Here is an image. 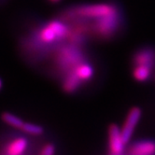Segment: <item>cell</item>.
<instances>
[{
  "mask_svg": "<svg viewBox=\"0 0 155 155\" xmlns=\"http://www.w3.org/2000/svg\"><path fill=\"white\" fill-rule=\"evenodd\" d=\"M119 12L117 6L110 3H95V4H87L81 5L78 7H74L71 8L69 15L81 18V19H89V20H96L107 16Z\"/></svg>",
  "mask_w": 155,
  "mask_h": 155,
  "instance_id": "7a4b0ae2",
  "label": "cell"
},
{
  "mask_svg": "<svg viewBox=\"0 0 155 155\" xmlns=\"http://www.w3.org/2000/svg\"><path fill=\"white\" fill-rule=\"evenodd\" d=\"M152 69L153 68L147 65H135L133 69V77L137 81H147L152 74Z\"/></svg>",
  "mask_w": 155,
  "mask_h": 155,
  "instance_id": "7c38bea8",
  "label": "cell"
},
{
  "mask_svg": "<svg viewBox=\"0 0 155 155\" xmlns=\"http://www.w3.org/2000/svg\"><path fill=\"white\" fill-rule=\"evenodd\" d=\"M134 65H147L151 68L155 66V51L150 48H145L137 51L133 57Z\"/></svg>",
  "mask_w": 155,
  "mask_h": 155,
  "instance_id": "9c48e42d",
  "label": "cell"
},
{
  "mask_svg": "<svg viewBox=\"0 0 155 155\" xmlns=\"http://www.w3.org/2000/svg\"><path fill=\"white\" fill-rule=\"evenodd\" d=\"M28 149V141L24 137H16L6 143L2 148L1 153L6 155L24 154Z\"/></svg>",
  "mask_w": 155,
  "mask_h": 155,
  "instance_id": "52a82bcc",
  "label": "cell"
},
{
  "mask_svg": "<svg viewBox=\"0 0 155 155\" xmlns=\"http://www.w3.org/2000/svg\"><path fill=\"white\" fill-rule=\"evenodd\" d=\"M120 10L115 13L96 19L93 21V32L100 38L107 39L113 37L120 28Z\"/></svg>",
  "mask_w": 155,
  "mask_h": 155,
  "instance_id": "3957f363",
  "label": "cell"
},
{
  "mask_svg": "<svg viewBox=\"0 0 155 155\" xmlns=\"http://www.w3.org/2000/svg\"><path fill=\"white\" fill-rule=\"evenodd\" d=\"M55 152H56V148H55V145L53 143L45 144L39 151L41 155H53Z\"/></svg>",
  "mask_w": 155,
  "mask_h": 155,
  "instance_id": "9a60e30c",
  "label": "cell"
},
{
  "mask_svg": "<svg viewBox=\"0 0 155 155\" xmlns=\"http://www.w3.org/2000/svg\"><path fill=\"white\" fill-rule=\"evenodd\" d=\"M127 153L132 155H154L155 141L150 139L137 141L129 147Z\"/></svg>",
  "mask_w": 155,
  "mask_h": 155,
  "instance_id": "ba28073f",
  "label": "cell"
},
{
  "mask_svg": "<svg viewBox=\"0 0 155 155\" xmlns=\"http://www.w3.org/2000/svg\"><path fill=\"white\" fill-rule=\"evenodd\" d=\"M2 85H3V83H2V80L0 79V90H1V88H2Z\"/></svg>",
  "mask_w": 155,
  "mask_h": 155,
  "instance_id": "e0dca14e",
  "label": "cell"
},
{
  "mask_svg": "<svg viewBox=\"0 0 155 155\" xmlns=\"http://www.w3.org/2000/svg\"><path fill=\"white\" fill-rule=\"evenodd\" d=\"M126 143L117 124H110L107 130V152L110 155H121L125 152Z\"/></svg>",
  "mask_w": 155,
  "mask_h": 155,
  "instance_id": "5b68a950",
  "label": "cell"
},
{
  "mask_svg": "<svg viewBox=\"0 0 155 155\" xmlns=\"http://www.w3.org/2000/svg\"><path fill=\"white\" fill-rule=\"evenodd\" d=\"M82 81L79 79L73 70H69L64 74V80L62 81L63 90L68 94H73L77 92L81 86Z\"/></svg>",
  "mask_w": 155,
  "mask_h": 155,
  "instance_id": "30bf717a",
  "label": "cell"
},
{
  "mask_svg": "<svg viewBox=\"0 0 155 155\" xmlns=\"http://www.w3.org/2000/svg\"><path fill=\"white\" fill-rule=\"evenodd\" d=\"M48 1H50L51 3H58L61 0H48Z\"/></svg>",
  "mask_w": 155,
  "mask_h": 155,
  "instance_id": "2e32d148",
  "label": "cell"
},
{
  "mask_svg": "<svg viewBox=\"0 0 155 155\" xmlns=\"http://www.w3.org/2000/svg\"><path fill=\"white\" fill-rule=\"evenodd\" d=\"M84 61V55L79 46L69 43V46L62 48L57 55V64L62 70H72L77 64Z\"/></svg>",
  "mask_w": 155,
  "mask_h": 155,
  "instance_id": "277c9868",
  "label": "cell"
},
{
  "mask_svg": "<svg viewBox=\"0 0 155 155\" xmlns=\"http://www.w3.org/2000/svg\"><path fill=\"white\" fill-rule=\"evenodd\" d=\"M21 130L24 133H25V134L29 136H34V137L41 136L44 133V128L41 125L32 124V123H25L23 127L21 128Z\"/></svg>",
  "mask_w": 155,
  "mask_h": 155,
  "instance_id": "5bb4252c",
  "label": "cell"
},
{
  "mask_svg": "<svg viewBox=\"0 0 155 155\" xmlns=\"http://www.w3.org/2000/svg\"><path fill=\"white\" fill-rule=\"evenodd\" d=\"M72 70L75 72V74L78 77H79V79L82 82L89 81L90 80L93 79V77L94 75V66L90 63L86 62L85 60L80 63L79 64H77Z\"/></svg>",
  "mask_w": 155,
  "mask_h": 155,
  "instance_id": "8fae6325",
  "label": "cell"
},
{
  "mask_svg": "<svg viewBox=\"0 0 155 155\" xmlns=\"http://www.w3.org/2000/svg\"><path fill=\"white\" fill-rule=\"evenodd\" d=\"M141 117H142V110L138 107H132L128 111L123 124V126L120 127L121 136H123V138L126 144L131 140L133 135H134V132L139 123Z\"/></svg>",
  "mask_w": 155,
  "mask_h": 155,
  "instance_id": "8992f818",
  "label": "cell"
},
{
  "mask_svg": "<svg viewBox=\"0 0 155 155\" xmlns=\"http://www.w3.org/2000/svg\"><path fill=\"white\" fill-rule=\"evenodd\" d=\"M1 120L5 124H8L9 126L19 129V130H21V128L23 127V125L25 124V121L20 117H18L15 114L10 113V112H3L1 115Z\"/></svg>",
  "mask_w": 155,
  "mask_h": 155,
  "instance_id": "4fadbf2b",
  "label": "cell"
},
{
  "mask_svg": "<svg viewBox=\"0 0 155 155\" xmlns=\"http://www.w3.org/2000/svg\"><path fill=\"white\" fill-rule=\"evenodd\" d=\"M70 27L60 20H52L45 24L36 32V39L40 45H52L68 39Z\"/></svg>",
  "mask_w": 155,
  "mask_h": 155,
  "instance_id": "6da1fadb",
  "label": "cell"
}]
</instances>
